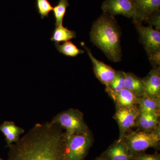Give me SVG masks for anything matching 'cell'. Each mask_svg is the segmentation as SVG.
<instances>
[{
    "label": "cell",
    "instance_id": "cell-5",
    "mask_svg": "<svg viewBox=\"0 0 160 160\" xmlns=\"http://www.w3.org/2000/svg\"><path fill=\"white\" fill-rule=\"evenodd\" d=\"M139 36L140 43L142 44L152 67L160 65V31L150 26L134 24Z\"/></svg>",
    "mask_w": 160,
    "mask_h": 160
},
{
    "label": "cell",
    "instance_id": "cell-6",
    "mask_svg": "<svg viewBox=\"0 0 160 160\" xmlns=\"http://www.w3.org/2000/svg\"><path fill=\"white\" fill-rule=\"evenodd\" d=\"M67 160H85L92 145L91 133L66 134L65 132Z\"/></svg>",
    "mask_w": 160,
    "mask_h": 160
},
{
    "label": "cell",
    "instance_id": "cell-25",
    "mask_svg": "<svg viewBox=\"0 0 160 160\" xmlns=\"http://www.w3.org/2000/svg\"><path fill=\"white\" fill-rule=\"evenodd\" d=\"M96 160H103L100 157V158H98Z\"/></svg>",
    "mask_w": 160,
    "mask_h": 160
},
{
    "label": "cell",
    "instance_id": "cell-11",
    "mask_svg": "<svg viewBox=\"0 0 160 160\" xmlns=\"http://www.w3.org/2000/svg\"><path fill=\"white\" fill-rule=\"evenodd\" d=\"M143 79L145 95L149 97L160 99V68L153 67Z\"/></svg>",
    "mask_w": 160,
    "mask_h": 160
},
{
    "label": "cell",
    "instance_id": "cell-18",
    "mask_svg": "<svg viewBox=\"0 0 160 160\" xmlns=\"http://www.w3.org/2000/svg\"><path fill=\"white\" fill-rule=\"evenodd\" d=\"M50 40L55 43L66 42L76 38V32L64 27L62 25L55 26Z\"/></svg>",
    "mask_w": 160,
    "mask_h": 160
},
{
    "label": "cell",
    "instance_id": "cell-8",
    "mask_svg": "<svg viewBox=\"0 0 160 160\" xmlns=\"http://www.w3.org/2000/svg\"><path fill=\"white\" fill-rule=\"evenodd\" d=\"M103 12L114 17L122 15L133 18L135 15L133 0H105L102 6Z\"/></svg>",
    "mask_w": 160,
    "mask_h": 160
},
{
    "label": "cell",
    "instance_id": "cell-10",
    "mask_svg": "<svg viewBox=\"0 0 160 160\" xmlns=\"http://www.w3.org/2000/svg\"><path fill=\"white\" fill-rule=\"evenodd\" d=\"M135 15L133 24L142 25L143 22L155 12L159 10L160 0H133Z\"/></svg>",
    "mask_w": 160,
    "mask_h": 160
},
{
    "label": "cell",
    "instance_id": "cell-13",
    "mask_svg": "<svg viewBox=\"0 0 160 160\" xmlns=\"http://www.w3.org/2000/svg\"><path fill=\"white\" fill-rule=\"evenodd\" d=\"M0 132L5 138L8 147L19 141L20 136L25 133V129L18 126L12 121H5L0 124Z\"/></svg>",
    "mask_w": 160,
    "mask_h": 160
},
{
    "label": "cell",
    "instance_id": "cell-4",
    "mask_svg": "<svg viewBox=\"0 0 160 160\" xmlns=\"http://www.w3.org/2000/svg\"><path fill=\"white\" fill-rule=\"evenodd\" d=\"M49 122L58 125L66 134L90 133L84 120V114L78 109L70 108L54 116Z\"/></svg>",
    "mask_w": 160,
    "mask_h": 160
},
{
    "label": "cell",
    "instance_id": "cell-9",
    "mask_svg": "<svg viewBox=\"0 0 160 160\" xmlns=\"http://www.w3.org/2000/svg\"><path fill=\"white\" fill-rule=\"evenodd\" d=\"M81 45L86 49L92 62L93 71L96 77L102 84L106 86V87L108 86L115 76L117 71L111 66L95 58L90 49L86 46L84 42L81 43Z\"/></svg>",
    "mask_w": 160,
    "mask_h": 160
},
{
    "label": "cell",
    "instance_id": "cell-22",
    "mask_svg": "<svg viewBox=\"0 0 160 160\" xmlns=\"http://www.w3.org/2000/svg\"><path fill=\"white\" fill-rule=\"evenodd\" d=\"M37 9L42 19L48 17L53 7L48 0H36Z\"/></svg>",
    "mask_w": 160,
    "mask_h": 160
},
{
    "label": "cell",
    "instance_id": "cell-7",
    "mask_svg": "<svg viewBox=\"0 0 160 160\" xmlns=\"http://www.w3.org/2000/svg\"><path fill=\"white\" fill-rule=\"evenodd\" d=\"M139 109L138 106L123 107L116 106L113 118L117 122L119 129V137L118 141H122L127 132L135 126Z\"/></svg>",
    "mask_w": 160,
    "mask_h": 160
},
{
    "label": "cell",
    "instance_id": "cell-21",
    "mask_svg": "<svg viewBox=\"0 0 160 160\" xmlns=\"http://www.w3.org/2000/svg\"><path fill=\"white\" fill-rule=\"evenodd\" d=\"M69 6L68 0H59L57 5L53 7L52 11L55 21V26L62 25L66 9Z\"/></svg>",
    "mask_w": 160,
    "mask_h": 160
},
{
    "label": "cell",
    "instance_id": "cell-19",
    "mask_svg": "<svg viewBox=\"0 0 160 160\" xmlns=\"http://www.w3.org/2000/svg\"><path fill=\"white\" fill-rule=\"evenodd\" d=\"M55 46L59 52L69 57H76L85 52L84 50L78 49L71 41L64 42L62 44L55 43Z\"/></svg>",
    "mask_w": 160,
    "mask_h": 160
},
{
    "label": "cell",
    "instance_id": "cell-17",
    "mask_svg": "<svg viewBox=\"0 0 160 160\" xmlns=\"http://www.w3.org/2000/svg\"><path fill=\"white\" fill-rule=\"evenodd\" d=\"M138 106L140 112L160 116V99L152 98L144 95L139 98Z\"/></svg>",
    "mask_w": 160,
    "mask_h": 160
},
{
    "label": "cell",
    "instance_id": "cell-20",
    "mask_svg": "<svg viewBox=\"0 0 160 160\" xmlns=\"http://www.w3.org/2000/svg\"><path fill=\"white\" fill-rule=\"evenodd\" d=\"M125 79V72L117 71L115 76L108 86L106 87V91L110 95L118 93L125 89L124 83Z\"/></svg>",
    "mask_w": 160,
    "mask_h": 160
},
{
    "label": "cell",
    "instance_id": "cell-14",
    "mask_svg": "<svg viewBox=\"0 0 160 160\" xmlns=\"http://www.w3.org/2000/svg\"><path fill=\"white\" fill-rule=\"evenodd\" d=\"M159 117L160 116L157 115L140 111L135 126L138 128L139 131L151 132L160 124Z\"/></svg>",
    "mask_w": 160,
    "mask_h": 160
},
{
    "label": "cell",
    "instance_id": "cell-26",
    "mask_svg": "<svg viewBox=\"0 0 160 160\" xmlns=\"http://www.w3.org/2000/svg\"><path fill=\"white\" fill-rule=\"evenodd\" d=\"M0 160H6L3 159L2 158H1V157H0Z\"/></svg>",
    "mask_w": 160,
    "mask_h": 160
},
{
    "label": "cell",
    "instance_id": "cell-12",
    "mask_svg": "<svg viewBox=\"0 0 160 160\" xmlns=\"http://www.w3.org/2000/svg\"><path fill=\"white\" fill-rule=\"evenodd\" d=\"M103 160H132L128 148L123 140L117 141L100 157Z\"/></svg>",
    "mask_w": 160,
    "mask_h": 160
},
{
    "label": "cell",
    "instance_id": "cell-2",
    "mask_svg": "<svg viewBox=\"0 0 160 160\" xmlns=\"http://www.w3.org/2000/svg\"><path fill=\"white\" fill-rule=\"evenodd\" d=\"M121 35V28L114 17L103 12L92 24L90 41L110 61L118 62L122 56Z\"/></svg>",
    "mask_w": 160,
    "mask_h": 160
},
{
    "label": "cell",
    "instance_id": "cell-16",
    "mask_svg": "<svg viewBox=\"0 0 160 160\" xmlns=\"http://www.w3.org/2000/svg\"><path fill=\"white\" fill-rule=\"evenodd\" d=\"M125 89H128L138 98L145 95L143 79L131 72H125Z\"/></svg>",
    "mask_w": 160,
    "mask_h": 160
},
{
    "label": "cell",
    "instance_id": "cell-3",
    "mask_svg": "<svg viewBox=\"0 0 160 160\" xmlns=\"http://www.w3.org/2000/svg\"><path fill=\"white\" fill-rule=\"evenodd\" d=\"M160 124L151 132H132L123 139L132 156L150 148H158L160 141Z\"/></svg>",
    "mask_w": 160,
    "mask_h": 160
},
{
    "label": "cell",
    "instance_id": "cell-24",
    "mask_svg": "<svg viewBox=\"0 0 160 160\" xmlns=\"http://www.w3.org/2000/svg\"><path fill=\"white\" fill-rule=\"evenodd\" d=\"M132 160H160V155L158 153L149 154L141 152L132 156Z\"/></svg>",
    "mask_w": 160,
    "mask_h": 160
},
{
    "label": "cell",
    "instance_id": "cell-1",
    "mask_svg": "<svg viewBox=\"0 0 160 160\" xmlns=\"http://www.w3.org/2000/svg\"><path fill=\"white\" fill-rule=\"evenodd\" d=\"M8 148L7 160H67L65 131L49 122L36 124Z\"/></svg>",
    "mask_w": 160,
    "mask_h": 160
},
{
    "label": "cell",
    "instance_id": "cell-23",
    "mask_svg": "<svg viewBox=\"0 0 160 160\" xmlns=\"http://www.w3.org/2000/svg\"><path fill=\"white\" fill-rule=\"evenodd\" d=\"M145 22L149 26L153 27L156 30L160 31V14L159 10L155 12Z\"/></svg>",
    "mask_w": 160,
    "mask_h": 160
},
{
    "label": "cell",
    "instance_id": "cell-15",
    "mask_svg": "<svg viewBox=\"0 0 160 160\" xmlns=\"http://www.w3.org/2000/svg\"><path fill=\"white\" fill-rule=\"evenodd\" d=\"M109 96L114 101L116 106L132 107L138 105L139 98L125 88L118 93Z\"/></svg>",
    "mask_w": 160,
    "mask_h": 160
}]
</instances>
